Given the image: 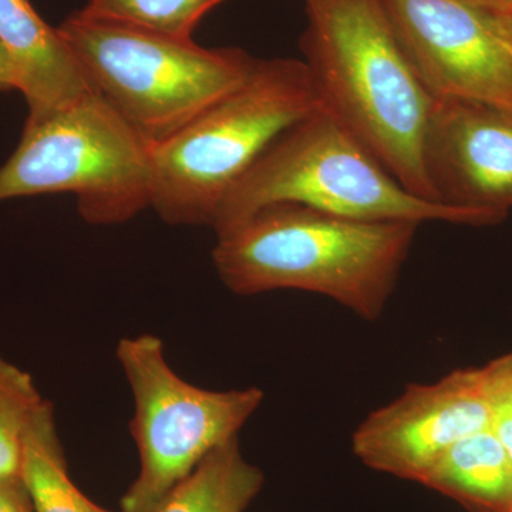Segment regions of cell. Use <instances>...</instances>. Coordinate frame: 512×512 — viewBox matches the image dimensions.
<instances>
[{
	"mask_svg": "<svg viewBox=\"0 0 512 512\" xmlns=\"http://www.w3.org/2000/svg\"><path fill=\"white\" fill-rule=\"evenodd\" d=\"M303 6L299 46L320 104L406 190L436 202L424 144L437 100L413 69L383 0H303Z\"/></svg>",
	"mask_w": 512,
	"mask_h": 512,
	"instance_id": "6da1fadb",
	"label": "cell"
},
{
	"mask_svg": "<svg viewBox=\"0 0 512 512\" xmlns=\"http://www.w3.org/2000/svg\"><path fill=\"white\" fill-rule=\"evenodd\" d=\"M420 224L340 217L278 202L218 232L215 271L239 296L318 293L365 320L392 298Z\"/></svg>",
	"mask_w": 512,
	"mask_h": 512,
	"instance_id": "7a4b0ae2",
	"label": "cell"
},
{
	"mask_svg": "<svg viewBox=\"0 0 512 512\" xmlns=\"http://www.w3.org/2000/svg\"><path fill=\"white\" fill-rule=\"evenodd\" d=\"M319 106L303 60H256L234 92L151 144V208L175 227H211L222 201L262 154Z\"/></svg>",
	"mask_w": 512,
	"mask_h": 512,
	"instance_id": "3957f363",
	"label": "cell"
},
{
	"mask_svg": "<svg viewBox=\"0 0 512 512\" xmlns=\"http://www.w3.org/2000/svg\"><path fill=\"white\" fill-rule=\"evenodd\" d=\"M278 202L356 220L491 225L476 212L423 200L406 190L322 104L262 154L222 201L211 228L218 234Z\"/></svg>",
	"mask_w": 512,
	"mask_h": 512,
	"instance_id": "277c9868",
	"label": "cell"
},
{
	"mask_svg": "<svg viewBox=\"0 0 512 512\" xmlns=\"http://www.w3.org/2000/svg\"><path fill=\"white\" fill-rule=\"evenodd\" d=\"M99 93L137 133L158 144L234 92L254 70L238 47L154 35L82 10L57 28Z\"/></svg>",
	"mask_w": 512,
	"mask_h": 512,
	"instance_id": "5b68a950",
	"label": "cell"
},
{
	"mask_svg": "<svg viewBox=\"0 0 512 512\" xmlns=\"http://www.w3.org/2000/svg\"><path fill=\"white\" fill-rule=\"evenodd\" d=\"M72 194L84 221L123 224L151 208V144L99 93L26 120L0 167V202Z\"/></svg>",
	"mask_w": 512,
	"mask_h": 512,
	"instance_id": "8992f818",
	"label": "cell"
},
{
	"mask_svg": "<svg viewBox=\"0 0 512 512\" xmlns=\"http://www.w3.org/2000/svg\"><path fill=\"white\" fill-rule=\"evenodd\" d=\"M133 394L131 436L140 473L121 500V512H153L212 451L237 439L264 402L258 387L202 389L174 372L163 340L143 333L116 349Z\"/></svg>",
	"mask_w": 512,
	"mask_h": 512,
	"instance_id": "52a82bcc",
	"label": "cell"
},
{
	"mask_svg": "<svg viewBox=\"0 0 512 512\" xmlns=\"http://www.w3.org/2000/svg\"><path fill=\"white\" fill-rule=\"evenodd\" d=\"M413 69L436 100L512 106V45L471 0H383Z\"/></svg>",
	"mask_w": 512,
	"mask_h": 512,
	"instance_id": "ba28073f",
	"label": "cell"
},
{
	"mask_svg": "<svg viewBox=\"0 0 512 512\" xmlns=\"http://www.w3.org/2000/svg\"><path fill=\"white\" fill-rule=\"evenodd\" d=\"M493 413L481 370H456L439 382L410 384L370 413L353 433V453L375 470L421 483L448 448L491 429Z\"/></svg>",
	"mask_w": 512,
	"mask_h": 512,
	"instance_id": "9c48e42d",
	"label": "cell"
},
{
	"mask_svg": "<svg viewBox=\"0 0 512 512\" xmlns=\"http://www.w3.org/2000/svg\"><path fill=\"white\" fill-rule=\"evenodd\" d=\"M424 161L436 202L500 224L512 210V111L487 101L437 100Z\"/></svg>",
	"mask_w": 512,
	"mask_h": 512,
	"instance_id": "30bf717a",
	"label": "cell"
},
{
	"mask_svg": "<svg viewBox=\"0 0 512 512\" xmlns=\"http://www.w3.org/2000/svg\"><path fill=\"white\" fill-rule=\"evenodd\" d=\"M0 45L15 63L28 119H40L93 92L59 30L40 18L29 0H0Z\"/></svg>",
	"mask_w": 512,
	"mask_h": 512,
	"instance_id": "8fae6325",
	"label": "cell"
},
{
	"mask_svg": "<svg viewBox=\"0 0 512 512\" xmlns=\"http://www.w3.org/2000/svg\"><path fill=\"white\" fill-rule=\"evenodd\" d=\"M421 484L483 512H505L512 501V463L491 429L448 448Z\"/></svg>",
	"mask_w": 512,
	"mask_h": 512,
	"instance_id": "7c38bea8",
	"label": "cell"
},
{
	"mask_svg": "<svg viewBox=\"0 0 512 512\" xmlns=\"http://www.w3.org/2000/svg\"><path fill=\"white\" fill-rule=\"evenodd\" d=\"M264 484V474L242 456L237 439L210 456L153 512H244Z\"/></svg>",
	"mask_w": 512,
	"mask_h": 512,
	"instance_id": "4fadbf2b",
	"label": "cell"
},
{
	"mask_svg": "<svg viewBox=\"0 0 512 512\" xmlns=\"http://www.w3.org/2000/svg\"><path fill=\"white\" fill-rule=\"evenodd\" d=\"M20 477L35 512H113L93 503L73 483L49 400L36 414L23 440Z\"/></svg>",
	"mask_w": 512,
	"mask_h": 512,
	"instance_id": "5bb4252c",
	"label": "cell"
},
{
	"mask_svg": "<svg viewBox=\"0 0 512 512\" xmlns=\"http://www.w3.org/2000/svg\"><path fill=\"white\" fill-rule=\"evenodd\" d=\"M225 0H89L82 12L154 35L192 39L201 20Z\"/></svg>",
	"mask_w": 512,
	"mask_h": 512,
	"instance_id": "9a60e30c",
	"label": "cell"
},
{
	"mask_svg": "<svg viewBox=\"0 0 512 512\" xmlns=\"http://www.w3.org/2000/svg\"><path fill=\"white\" fill-rule=\"evenodd\" d=\"M45 403L33 377L0 356V480L20 477L23 440Z\"/></svg>",
	"mask_w": 512,
	"mask_h": 512,
	"instance_id": "2e32d148",
	"label": "cell"
},
{
	"mask_svg": "<svg viewBox=\"0 0 512 512\" xmlns=\"http://www.w3.org/2000/svg\"><path fill=\"white\" fill-rule=\"evenodd\" d=\"M485 390L494 406L512 410V352L480 367Z\"/></svg>",
	"mask_w": 512,
	"mask_h": 512,
	"instance_id": "e0dca14e",
	"label": "cell"
},
{
	"mask_svg": "<svg viewBox=\"0 0 512 512\" xmlns=\"http://www.w3.org/2000/svg\"><path fill=\"white\" fill-rule=\"evenodd\" d=\"M0 512H35L22 477L0 480Z\"/></svg>",
	"mask_w": 512,
	"mask_h": 512,
	"instance_id": "ac0fdd59",
	"label": "cell"
},
{
	"mask_svg": "<svg viewBox=\"0 0 512 512\" xmlns=\"http://www.w3.org/2000/svg\"><path fill=\"white\" fill-rule=\"evenodd\" d=\"M491 430L503 444L512 463V410L505 407L494 406Z\"/></svg>",
	"mask_w": 512,
	"mask_h": 512,
	"instance_id": "d6986e66",
	"label": "cell"
},
{
	"mask_svg": "<svg viewBox=\"0 0 512 512\" xmlns=\"http://www.w3.org/2000/svg\"><path fill=\"white\" fill-rule=\"evenodd\" d=\"M19 92L18 72L8 50L0 45V93Z\"/></svg>",
	"mask_w": 512,
	"mask_h": 512,
	"instance_id": "ffe728a7",
	"label": "cell"
},
{
	"mask_svg": "<svg viewBox=\"0 0 512 512\" xmlns=\"http://www.w3.org/2000/svg\"><path fill=\"white\" fill-rule=\"evenodd\" d=\"M493 12L495 13V16H497L498 22H500L505 36L508 37V40H510L512 45V6L501 10H493Z\"/></svg>",
	"mask_w": 512,
	"mask_h": 512,
	"instance_id": "44dd1931",
	"label": "cell"
},
{
	"mask_svg": "<svg viewBox=\"0 0 512 512\" xmlns=\"http://www.w3.org/2000/svg\"><path fill=\"white\" fill-rule=\"evenodd\" d=\"M471 2L491 10H501L512 6V0H471Z\"/></svg>",
	"mask_w": 512,
	"mask_h": 512,
	"instance_id": "7402d4cb",
	"label": "cell"
},
{
	"mask_svg": "<svg viewBox=\"0 0 512 512\" xmlns=\"http://www.w3.org/2000/svg\"><path fill=\"white\" fill-rule=\"evenodd\" d=\"M505 512H512V501H511L510 505H508L507 511H505Z\"/></svg>",
	"mask_w": 512,
	"mask_h": 512,
	"instance_id": "603a6c76",
	"label": "cell"
},
{
	"mask_svg": "<svg viewBox=\"0 0 512 512\" xmlns=\"http://www.w3.org/2000/svg\"><path fill=\"white\" fill-rule=\"evenodd\" d=\"M507 107V109H510L512 111V106H504Z\"/></svg>",
	"mask_w": 512,
	"mask_h": 512,
	"instance_id": "cb8c5ba5",
	"label": "cell"
}]
</instances>
